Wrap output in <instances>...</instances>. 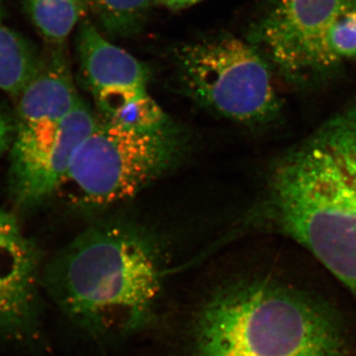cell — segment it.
<instances>
[{"mask_svg":"<svg viewBox=\"0 0 356 356\" xmlns=\"http://www.w3.org/2000/svg\"><path fill=\"white\" fill-rule=\"evenodd\" d=\"M42 254L17 216L0 209V341L21 348L42 339Z\"/></svg>","mask_w":356,"mask_h":356,"instance_id":"8","label":"cell"},{"mask_svg":"<svg viewBox=\"0 0 356 356\" xmlns=\"http://www.w3.org/2000/svg\"><path fill=\"white\" fill-rule=\"evenodd\" d=\"M14 130V113L0 103V159L10 151Z\"/></svg>","mask_w":356,"mask_h":356,"instance_id":"14","label":"cell"},{"mask_svg":"<svg viewBox=\"0 0 356 356\" xmlns=\"http://www.w3.org/2000/svg\"><path fill=\"white\" fill-rule=\"evenodd\" d=\"M156 0H90L89 9L110 37H130L142 29Z\"/></svg>","mask_w":356,"mask_h":356,"instance_id":"12","label":"cell"},{"mask_svg":"<svg viewBox=\"0 0 356 356\" xmlns=\"http://www.w3.org/2000/svg\"><path fill=\"white\" fill-rule=\"evenodd\" d=\"M168 268L147 229L126 220L96 222L42 270V288L74 325L98 341L140 332L159 313Z\"/></svg>","mask_w":356,"mask_h":356,"instance_id":"2","label":"cell"},{"mask_svg":"<svg viewBox=\"0 0 356 356\" xmlns=\"http://www.w3.org/2000/svg\"><path fill=\"white\" fill-rule=\"evenodd\" d=\"M4 17H6V8H4L3 3H2L1 0H0V23H2Z\"/></svg>","mask_w":356,"mask_h":356,"instance_id":"16","label":"cell"},{"mask_svg":"<svg viewBox=\"0 0 356 356\" xmlns=\"http://www.w3.org/2000/svg\"><path fill=\"white\" fill-rule=\"evenodd\" d=\"M25 13L48 44H67L70 33L88 18V0H23Z\"/></svg>","mask_w":356,"mask_h":356,"instance_id":"11","label":"cell"},{"mask_svg":"<svg viewBox=\"0 0 356 356\" xmlns=\"http://www.w3.org/2000/svg\"><path fill=\"white\" fill-rule=\"evenodd\" d=\"M17 100L8 192L16 209L29 212L62 188L98 115L77 92L67 44H46L38 72Z\"/></svg>","mask_w":356,"mask_h":356,"instance_id":"4","label":"cell"},{"mask_svg":"<svg viewBox=\"0 0 356 356\" xmlns=\"http://www.w3.org/2000/svg\"><path fill=\"white\" fill-rule=\"evenodd\" d=\"M327 46L341 67L348 60H356V6L334 21L327 37Z\"/></svg>","mask_w":356,"mask_h":356,"instance_id":"13","label":"cell"},{"mask_svg":"<svg viewBox=\"0 0 356 356\" xmlns=\"http://www.w3.org/2000/svg\"><path fill=\"white\" fill-rule=\"evenodd\" d=\"M173 65L185 95L213 113L247 126L270 123L280 113L273 67L248 41L219 34L182 44Z\"/></svg>","mask_w":356,"mask_h":356,"instance_id":"6","label":"cell"},{"mask_svg":"<svg viewBox=\"0 0 356 356\" xmlns=\"http://www.w3.org/2000/svg\"><path fill=\"white\" fill-rule=\"evenodd\" d=\"M185 144L184 133L172 120L159 128L138 130L98 115L74 154L65 184L79 207H109L135 197L172 170L182 159Z\"/></svg>","mask_w":356,"mask_h":356,"instance_id":"5","label":"cell"},{"mask_svg":"<svg viewBox=\"0 0 356 356\" xmlns=\"http://www.w3.org/2000/svg\"><path fill=\"white\" fill-rule=\"evenodd\" d=\"M203 0H156V6L165 7L168 10L179 11L199 3Z\"/></svg>","mask_w":356,"mask_h":356,"instance_id":"15","label":"cell"},{"mask_svg":"<svg viewBox=\"0 0 356 356\" xmlns=\"http://www.w3.org/2000/svg\"><path fill=\"white\" fill-rule=\"evenodd\" d=\"M89 1H90V0H88V6H89Z\"/></svg>","mask_w":356,"mask_h":356,"instance_id":"17","label":"cell"},{"mask_svg":"<svg viewBox=\"0 0 356 356\" xmlns=\"http://www.w3.org/2000/svg\"><path fill=\"white\" fill-rule=\"evenodd\" d=\"M356 0H273L248 33L273 69L290 83L314 86L341 69L327 37L334 21Z\"/></svg>","mask_w":356,"mask_h":356,"instance_id":"7","label":"cell"},{"mask_svg":"<svg viewBox=\"0 0 356 356\" xmlns=\"http://www.w3.org/2000/svg\"><path fill=\"white\" fill-rule=\"evenodd\" d=\"M76 30L79 72L99 116L112 118L130 103L149 95L147 65L109 42L88 18Z\"/></svg>","mask_w":356,"mask_h":356,"instance_id":"9","label":"cell"},{"mask_svg":"<svg viewBox=\"0 0 356 356\" xmlns=\"http://www.w3.org/2000/svg\"><path fill=\"white\" fill-rule=\"evenodd\" d=\"M242 224L291 238L356 294V96L278 156Z\"/></svg>","mask_w":356,"mask_h":356,"instance_id":"1","label":"cell"},{"mask_svg":"<svg viewBox=\"0 0 356 356\" xmlns=\"http://www.w3.org/2000/svg\"><path fill=\"white\" fill-rule=\"evenodd\" d=\"M41 57L29 40L0 23V90L17 99L38 72Z\"/></svg>","mask_w":356,"mask_h":356,"instance_id":"10","label":"cell"},{"mask_svg":"<svg viewBox=\"0 0 356 356\" xmlns=\"http://www.w3.org/2000/svg\"><path fill=\"white\" fill-rule=\"evenodd\" d=\"M197 356H348L339 318L303 290L269 280L234 283L204 303Z\"/></svg>","mask_w":356,"mask_h":356,"instance_id":"3","label":"cell"}]
</instances>
